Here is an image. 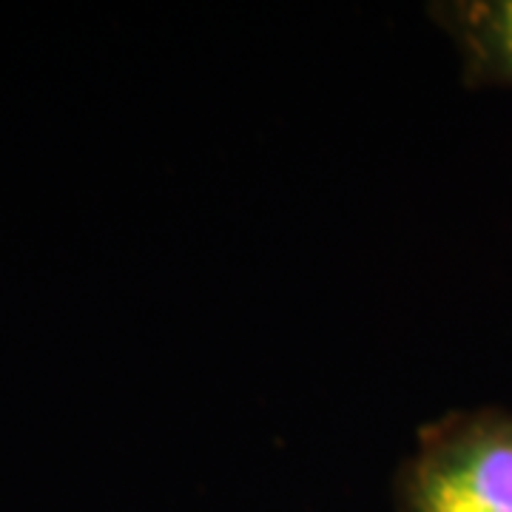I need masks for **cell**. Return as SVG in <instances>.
<instances>
[{"label":"cell","mask_w":512,"mask_h":512,"mask_svg":"<svg viewBox=\"0 0 512 512\" xmlns=\"http://www.w3.org/2000/svg\"><path fill=\"white\" fill-rule=\"evenodd\" d=\"M393 512H512V410H450L416 430Z\"/></svg>","instance_id":"6da1fadb"},{"label":"cell","mask_w":512,"mask_h":512,"mask_svg":"<svg viewBox=\"0 0 512 512\" xmlns=\"http://www.w3.org/2000/svg\"><path fill=\"white\" fill-rule=\"evenodd\" d=\"M427 15L453 43L467 89H512V0H439Z\"/></svg>","instance_id":"7a4b0ae2"}]
</instances>
